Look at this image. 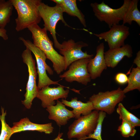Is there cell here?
Segmentation results:
<instances>
[{
    "instance_id": "11",
    "label": "cell",
    "mask_w": 140,
    "mask_h": 140,
    "mask_svg": "<svg viewBox=\"0 0 140 140\" xmlns=\"http://www.w3.org/2000/svg\"><path fill=\"white\" fill-rule=\"evenodd\" d=\"M108 31L99 34H93L100 40L107 42L109 49L120 47L130 34L129 28L124 24L113 25Z\"/></svg>"
},
{
    "instance_id": "25",
    "label": "cell",
    "mask_w": 140,
    "mask_h": 140,
    "mask_svg": "<svg viewBox=\"0 0 140 140\" xmlns=\"http://www.w3.org/2000/svg\"><path fill=\"white\" fill-rule=\"evenodd\" d=\"M135 127L130 123L122 120L121 124L118 128L117 130L121 132L122 135L124 137L134 136L136 132Z\"/></svg>"
},
{
    "instance_id": "21",
    "label": "cell",
    "mask_w": 140,
    "mask_h": 140,
    "mask_svg": "<svg viewBox=\"0 0 140 140\" xmlns=\"http://www.w3.org/2000/svg\"><path fill=\"white\" fill-rule=\"evenodd\" d=\"M128 85L123 90L125 94L130 91L137 89L140 91V68H133L128 77Z\"/></svg>"
},
{
    "instance_id": "19",
    "label": "cell",
    "mask_w": 140,
    "mask_h": 140,
    "mask_svg": "<svg viewBox=\"0 0 140 140\" xmlns=\"http://www.w3.org/2000/svg\"><path fill=\"white\" fill-rule=\"evenodd\" d=\"M138 0H132L126 12L123 20V24L126 23L131 25L135 22L140 26V12L138 8Z\"/></svg>"
},
{
    "instance_id": "23",
    "label": "cell",
    "mask_w": 140,
    "mask_h": 140,
    "mask_svg": "<svg viewBox=\"0 0 140 140\" xmlns=\"http://www.w3.org/2000/svg\"><path fill=\"white\" fill-rule=\"evenodd\" d=\"M1 114L0 115V120L1 123V130L0 135V140H9L12 135V128L7 124L5 121L6 115V111H5L3 108L1 109Z\"/></svg>"
},
{
    "instance_id": "18",
    "label": "cell",
    "mask_w": 140,
    "mask_h": 140,
    "mask_svg": "<svg viewBox=\"0 0 140 140\" xmlns=\"http://www.w3.org/2000/svg\"><path fill=\"white\" fill-rule=\"evenodd\" d=\"M52 1L58 4L63 12L69 15L76 17L85 27L87 26L85 16L77 7L76 0H53Z\"/></svg>"
},
{
    "instance_id": "3",
    "label": "cell",
    "mask_w": 140,
    "mask_h": 140,
    "mask_svg": "<svg viewBox=\"0 0 140 140\" xmlns=\"http://www.w3.org/2000/svg\"><path fill=\"white\" fill-rule=\"evenodd\" d=\"M40 15L44 23V28L49 31L52 35L55 47L58 50L61 44L58 41L56 36V27L59 20H61L65 26L70 27L65 22L63 17V12L61 7L56 4L50 6L42 1L38 8Z\"/></svg>"
},
{
    "instance_id": "15",
    "label": "cell",
    "mask_w": 140,
    "mask_h": 140,
    "mask_svg": "<svg viewBox=\"0 0 140 140\" xmlns=\"http://www.w3.org/2000/svg\"><path fill=\"white\" fill-rule=\"evenodd\" d=\"M132 54V47L127 44L120 47L109 49L104 52V56L107 67L114 68L124 57L131 58Z\"/></svg>"
},
{
    "instance_id": "13",
    "label": "cell",
    "mask_w": 140,
    "mask_h": 140,
    "mask_svg": "<svg viewBox=\"0 0 140 140\" xmlns=\"http://www.w3.org/2000/svg\"><path fill=\"white\" fill-rule=\"evenodd\" d=\"M104 48L103 43L98 45L95 56L91 59L88 64L87 70L91 79L100 77L103 71L107 69V66L104 56Z\"/></svg>"
},
{
    "instance_id": "17",
    "label": "cell",
    "mask_w": 140,
    "mask_h": 140,
    "mask_svg": "<svg viewBox=\"0 0 140 140\" xmlns=\"http://www.w3.org/2000/svg\"><path fill=\"white\" fill-rule=\"evenodd\" d=\"M61 102L65 106L70 107L73 109L72 111L74 118L77 119L82 116L87 115L90 114L94 110L92 103L88 101L86 103L78 101V98L75 97L72 98L71 101H68L62 99Z\"/></svg>"
},
{
    "instance_id": "4",
    "label": "cell",
    "mask_w": 140,
    "mask_h": 140,
    "mask_svg": "<svg viewBox=\"0 0 140 140\" xmlns=\"http://www.w3.org/2000/svg\"><path fill=\"white\" fill-rule=\"evenodd\" d=\"M131 0H124L123 5L120 8H111L103 1L100 3H91L94 15L100 22H104L110 28L113 25L119 24L123 20L125 14L131 2Z\"/></svg>"
},
{
    "instance_id": "9",
    "label": "cell",
    "mask_w": 140,
    "mask_h": 140,
    "mask_svg": "<svg viewBox=\"0 0 140 140\" xmlns=\"http://www.w3.org/2000/svg\"><path fill=\"white\" fill-rule=\"evenodd\" d=\"M91 58H84L74 61L69 66L68 70L60 75L59 77L69 82L75 81L87 85L91 80L87 70L88 64Z\"/></svg>"
},
{
    "instance_id": "22",
    "label": "cell",
    "mask_w": 140,
    "mask_h": 140,
    "mask_svg": "<svg viewBox=\"0 0 140 140\" xmlns=\"http://www.w3.org/2000/svg\"><path fill=\"white\" fill-rule=\"evenodd\" d=\"M116 111L120 120L127 121L135 127L140 126V120L128 111L121 103H119Z\"/></svg>"
},
{
    "instance_id": "10",
    "label": "cell",
    "mask_w": 140,
    "mask_h": 140,
    "mask_svg": "<svg viewBox=\"0 0 140 140\" xmlns=\"http://www.w3.org/2000/svg\"><path fill=\"white\" fill-rule=\"evenodd\" d=\"M88 44L82 41L77 42L72 39L64 41L59 49V52L64 59L66 70L71 64L78 60L86 58H92L94 55L89 54L86 51L83 52L82 47L88 46Z\"/></svg>"
},
{
    "instance_id": "1",
    "label": "cell",
    "mask_w": 140,
    "mask_h": 140,
    "mask_svg": "<svg viewBox=\"0 0 140 140\" xmlns=\"http://www.w3.org/2000/svg\"><path fill=\"white\" fill-rule=\"evenodd\" d=\"M27 28L32 34L33 44L44 53L46 59L52 62L54 70L57 74H60L65 69L64 58L54 48L47 31L38 24L31 25Z\"/></svg>"
},
{
    "instance_id": "5",
    "label": "cell",
    "mask_w": 140,
    "mask_h": 140,
    "mask_svg": "<svg viewBox=\"0 0 140 140\" xmlns=\"http://www.w3.org/2000/svg\"><path fill=\"white\" fill-rule=\"evenodd\" d=\"M19 39L22 41L26 47L33 53L35 56L37 66V73L38 75L37 86L38 90L44 87L51 85H61L58 82L62 79L58 81H54L50 79L47 75L46 71L51 75L53 74V72L46 63V58L44 53L35 46L30 40H26L22 37H19Z\"/></svg>"
},
{
    "instance_id": "12",
    "label": "cell",
    "mask_w": 140,
    "mask_h": 140,
    "mask_svg": "<svg viewBox=\"0 0 140 140\" xmlns=\"http://www.w3.org/2000/svg\"><path fill=\"white\" fill-rule=\"evenodd\" d=\"M64 87L69 88V87L62 85L56 87L47 86L38 90L37 97L41 101L42 107L46 108L55 105L56 104L55 101L60 99H66L69 91L68 89L65 90Z\"/></svg>"
},
{
    "instance_id": "6",
    "label": "cell",
    "mask_w": 140,
    "mask_h": 140,
    "mask_svg": "<svg viewBox=\"0 0 140 140\" xmlns=\"http://www.w3.org/2000/svg\"><path fill=\"white\" fill-rule=\"evenodd\" d=\"M99 112L94 110L90 114L75 120L68 127V138L77 139L71 140H80L93 133L97 125Z\"/></svg>"
},
{
    "instance_id": "28",
    "label": "cell",
    "mask_w": 140,
    "mask_h": 140,
    "mask_svg": "<svg viewBox=\"0 0 140 140\" xmlns=\"http://www.w3.org/2000/svg\"><path fill=\"white\" fill-rule=\"evenodd\" d=\"M134 64H135L137 67L140 68V51H139L136 53V58L134 59Z\"/></svg>"
},
{
    "instance_id": "27",
    "label": "cell",
    "mask_w": 140,
    "mask_h": 140,
    "mask_svg": "<svg viewBox=\"0 0 140 140\" xmlns=\"http://www.w3.org/2000/svg\"><path fill=\"white\" fill-rule=\"evenodd\" d=\"M0 37L4 40L8 39V36L7 34V31L5 29L0 28Z\"/></svg>"
},
{
    "instance_id": "7",
    "label": "cell",
    "mask_w": 140,
    "mask_h": 140,
    "mask_svg": "<svg viewBox=\"0 0 140 140\" xmlns=\"http://www.w3.org/2000/svg\"><path fill=\"white\" fill-rule=\"evenodd\" d=\"M120 87L111 91L100 92L90 97L94 110L102 111L109 114L114 111L116 105L122 101L125 96Z\"/></svg>"
},
{
    "instance_id": "24",
    "label": "cell",
    "mask_w": 140,
    "mask_h": 140,
    "mask_svg": "<svg viewBox=\"0 0 140 140\" xmlns=\"http://www.w3.org/2000/svg\"><path fill=\"white\" fill-rule=\"evenodd\" d=\"M106 113L105 112L99 111L97 125L93 132L88 136L80 140H85L89 138L97 140H103L101 136L102 125L104 120L106 117Z\"/></svg>"
},
{
    "instance_id": "16",
    "label": "cell",
    "mask_w": 140,
    "mask_h": 140,
    "mask_svg": "<svg viewBox=\"0 0 140 140\" xmlns=\"http://www.w3.org/2000/svg\"><path fill=\"white\" fill-rule=\"evenodd\" d=\"M12 128L13 134L26 131H37L50 134L53 132L54 129L51 123L43 124L35 123L30 121L27 117L13 123Z\"/></svg>"
},
{
    "instance_id": "14",
    "label": "cell",
    "mask_w": 140,
    "mask_h": 140,
    "mask_svg": "<svg viewBox=\"0 0 140 140\" xmlns=\"http://www.w3.org/2000/svg\"><path fill=\"white\" fill-rule=\"evenodd\" d=\"M48 112V118L55 121L57 125L60 127L65 125L70 119L74 118L72 111L66 108L61 102L57 100L56 104L46 108Z\"/></svg>"
},
{
    "instance_id": "29",
    "label": "cell",
    "mask_w": 140,
    "mask_h": 140,
    "mask_svg": "<svg viewBox=\"0 0 140 140\" xmlns=\"http://www.w3.org/2000/svg\"><path fill=\"white\" fill-rule=\"evenodd\" d=\"M62 133H59L58 136L53 140H59V139L61 138L63 135Z\"/></svg>"
},
{
    "instance_id": "26",
    "label": "cell",
    "mask_w": 140,
    "mask_h": 140,
    "mask_svg": "<svg viewBox=\"0 0 140 140\" xmlns=\"http://www.w3.org/2000/svg\"><path fill=\"white\" fill-rule=\"evenodd\" d=\"M115 79L118 83L123 85L128 82V79L125 74L123 73H118L116 75Z\"/></svg>"
},
{
    "instance_id": "2",
    "label": "cell",
    "mask_w": 140,
    "mask_h": 140,
    "mask_svg": "<svg viewBox=\"0 0 140 140\" xmlns=\"http://www.w3.org/2000/svg\"><path fill=\"white\" fill-rule=\"evenodd\" d=\"M16 10L17 17L15 19V29L17 32L38 24L41 18L38 10L40 0H11Z\"/></svg>"
},
{
    "instance_id": "8",
    "label": "cell",
    "mask_w": 140,
    "mask_h": 140,
    "mask_svg": "<svg viewBox=\"0 0 140 140\" xmlns=\"http://www.w3.org/2000/svg\"><path fill=\"white\" fill-rule=\"evenodd\" d=\"M22 56L23 62L27 65L29 72L26 92L24 95L25 99L22 101V103L26 108L30 109L31 107L33 100L37 97L38 92L36 83L37 73L35 62L32 56L31 51L26 47Z\"/></svg>"
},
{
    "instance_id": "20",
    "label": "cell",
    "mask_w": 140,
    "mask_h": 140,
    "mask_svg": "<svg viewBox=\"0 0 140 140\" xmlns=\"http://www.w3.org/2000/svg\"><path fill=\"white\" fill-rule=\"evenodd\" d=\"M13 8L11 0H0V28L5 29L10 22Z\"/></svg>"
}]
</instances>
